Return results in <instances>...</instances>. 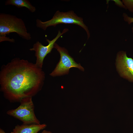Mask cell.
<instances>
[{
	"label": "cell",
	"mask_w": 133,
	"mask_h": 133,
	"mask_svg": "<svg viewBox=\"0 0 133 133\" xmlns=\"http://www.w3.org/2000/svg\"><path fill=\"white\" fill-rule=\"evenodd\" d=\"M47 127L45 124H42L17 125L13 130L14 133H37Z\"/></svg>",
	"instance_id": "obj_8"
},
{
	"label": "cell",
	"mask_w": 133,
	"mask_h": 133,
	"mask_svg": "<svg viewBox=\"0 0 133 133\" xmlns=\"http://www.w3.org/2000/svg\"><path fill=\"white\" fill-rule=\"evenodd\" d=\"M16 33L23 39L31 38L23 20L16 16L4 13L0 14V38L6 37L10 33Z\"/></svg>",
	"instance_id": "obj_2"
},
{
	"label": "cell",
	"mask_w": 133,
	"mask_h": 133,
	"mask_svg": "<svg viewBox=\"0 0 133 133\" xmlns=\"http://www.w3.org/2000/svg\"><path fill=\"white\" fill-rule=\"evenodd\" d=\"M10 133H14V132H11Z\"/></svg>",
	"instance_id": "obj_15"
},
{
	"label": "cell",
	"mask_w": 133,
	"mask_h": 133,
	"mask_svg": "<svg viewBox=\"0 0 133 133\" xmlns=\"http://www.w3.org/2000/svg\"><path fill=\"white\" fill-rule=\"evenodd\" d=\"M54 48L59 53L60 59L54 70L50 74V76L55 77L67 74L69 69L73 67L77 68L83 71H84L83 68L80 64H78L75 61L66 49L59 46L56 43Z\"/></svg>",
	"instance_id": "obj_5"
},
{
	"label": "cell",
	"mask_w": 133,
	"mask_h": 133,
	"mask_svg": "<svg viewBox=\"0 0 133 133\" xmlns=\"http://www.w3.org/2000/svg\"><path fill=\"white\" fill-rule=\"evenodd\" d=\"M32 98L28 97L22 99L19 106L15 109L9 110L7 114L21 121L23 124H40L34 113Z\"/></svg>",
	"instance_id": "obj_4"
},
{
	"label": "cell",
	"mask_w": 133,
	"mask_h": 133,
	"mask_svg": "<svg viewBox=\"0 0 133 133\" xmlns=\"http://www.w3.org/2000/svg\"><path fill=\"white\" fill-rule=\"evenodd\" d=\"M122 2L126 9L133 12V0H124Z\"/></svg>",
	"instance_id": "obj_10"
},
{
	"label": "cell",
	"mask_w": 133,
	"mask_h": 133,
	"mask_svg": "<svg viewBox=\"0 0 133 133\" xmlns=\"http://www.w3.org/2000/svg\"><path fill=\"white\" fill-rule=\"evenodd\" d=\"M41 133H52L51 132L45 130H43Z\"/></svg>",
	"instance_id": "obj_13"
},
{
	"label": "cell",
	"mask_w": 133,
	"mask_h": 133,
	"mask_svg": "<svg viewBox=\"0 0 133 133\" xmlns=\"http://www.w3.org/2000/svg\"><path fill=\"white\" fill-rule=\"evenodd\" d=\"M0 133H6L1 128L0 129Z\"/></svg>",
	"instance_id": "obj_14"
},
{
	"label": "cell",
	"mask_w": 133,
	"mask_h": 133,
	"mask_svg": "<svg viewBox=\"0 0 133 133\" xmlns=\"http://www.w3.org/2000/svg\"><path fill=\"white\" fill-rule=\"evenodd\" d=\"M5 5L14 6L18 8L26 7L32 13L36 10L35 7L28 0H7L5 2Z\"/></svg>",
	"instance_id": "obj_9"
},
{
	"label": "cell",
	"mask_w": 133,
	"mask_h": 133,
	"mask_svg": "<svg viewBox=\"0 0 133 133\" xmlns=\"http://www.w3.org/2000/svg\"><path fill=\"white\" fill-rule=\"evenodd\" d=\"M68 30V29L65 28L62 33L59 30L57 36L52 40H50L46 38V41L48 43V45L46 46H43L39 41H37L33 44V47L29 49L30 51L35 52V55L36 59L35 64L37 67L42 68L44 58L54 48L56 41L61 36Z\"/></svg>",
	"instance_id": "obj_6"
},
{
	"label": "cell",
	"mask_w": 133,
	"mask_h": 133,
	"mask_svg": "<svg viewBox=\"0 0 133 133\" xmlns=\"http://www.w3.org/2000/svg\"><path fill=\"white\" fill-rule=\"evenodd\" d=\"M115 3L116 4L120 7H122L124 8H126L123 4V3L121 1H120L119 0H113Z\"/></svg>",
	"instance_id": "obj_12"
},
{
	"label": "cell",
	"mask_w": 133,
	"mask_h": 133,
	"mask_svg": "<svg viewBox=\"0 0 133 133\" xmlns=\"http://www.w3.org/2000/svg\"><path fill=\"white\" fill-rule=\"evenodd\" d=\"M45 78L42 68L35 64L18 58L13 59L1 68L0 91L11 102L36 95L41 89Z\"/></svg>",
	"instance_id": "obj_1"
},
{
	"label": "cell",
	"mask_w": 133,
	"mask_h": 133,
	"mask_svg": "<svg viewBox=\"0 0 133 133\" xmlns=\"http://www.w3.org/2000/svg\"><path fill=\"white\" fill-rule=\"evenodd\" d=\"M116 67L121 76L133 82V59L128 57L125 51H120L117 54Z\"/></svg>",
	"instance_id": "obj_7"
},
{
	"label": "cell",
	"mask_w": 133,
	"mask_h": 133,
	"mask_svg": "<svg viewBox=\"0 0 133 133\" xmlns=\"http://www.w3.org/2000/svg\"><path fill=\"white\" fill-rule=\"evenodd\" d=\"M83 18L79 17L73 11L67 12H61L57 11L50 20L42 22L37 19L36 20V26L45 31L47 28L50 26H56L60 24H74L78 25L83 28L86 31L87 39L90 37V33L87 27L84 23Z\"/></svg>",
	"instance_id": "obj_3"
},
{
	"label": "cell",
	"mask_w": 133,
	"mask_h": 133,
	"mask_svg": "<svg viewBox=\"0 0 133 133\" xmlns=\"http://www.w3.org/2000/svg\"><path fill=\"white\" fill-rule=\"evenodd\" d=\"M124 20L125 21L127 22L130 24L133 23V17L129 16L127 15L125 13H124L123 14ZM132 32L133 33V27L132 28Z\"/></svg>",
	"instance_id": "obj_11"
}]
</instances>
